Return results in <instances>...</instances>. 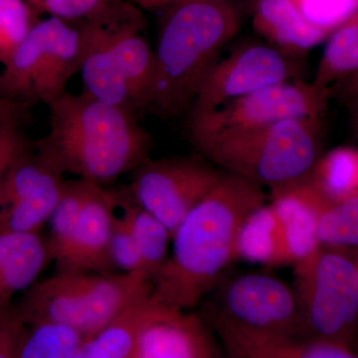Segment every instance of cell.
I'll return each mask as SVG.
<instances>
[{"label": "cell", "mask_w": 358, "mask_h": 358, "mask_svg": "<svg viewBox=\"0 0 358 358\" xmlns=\"http://www.w3.org/2000/svg\"><path fill=\"white\" fill-rule=\"evenodd\" d=\"M131 1L143 10L162 11L167 7L176 6V4L199 1V0H131ZM219 1H232V0H219Z\"/></svg>", "instance_id": "obj_35"}, {"label": "cell", "mask_w": 358, "mask_h": 358, "mask_svg": "<svg viewBox=\"0 0 358 358\" xmlns=\"http://www.w3.org/2000/svg\"><path fill=\"white\" fill-rule=\"evenodd\" d=\"M253 27L268 44L305 57L333 31L308 20L293 0H255Z\"/></svg>", "instance_id": "obj_16"}, {"label": "cell", "mask_w": 358, "mask_h": 358, "mask_svg": "<svg viewBox=\"0 0 358 358\" xmlns=\"http://www.w3.org/2000/svg\"><path fill=\"white\" fill-rule=\"evenodd\" d=\"M88 308L89 338L124 310L152 294V279L145 273L105 274L80 272Z\"/></svg>", "instance_id": "obj_15"}, {"label": "cell", "mask_w": 358, "mask_h": 358, "mask_svg": "<svg viewBox=\"0 0 358 358\" xmlns=\"http://www.w3.org/2000/svg\"><path fill=\"white\" fill-rule=\"evenodd\" d=\"M327 40L312 83L333 92L338 83L357 77L358 11L334 28Z\"/></svg>", "instance_id": "obj_23"}, {"label": "cell", "mask_w": 358, "mask_h": 358, "mask_svg": "<svg viewBox=\"0 0 358 358\" xmlns=\"http://www.w3.org/2000/svg\"><path fill=\"white\" fill-rule=\"evenodd\" d=\"M308 181L331 201L358 195V152L352 147H338L320 155Z\"/></svg>", "instance_id": "obj_25"}, {"label": "cell", "mask_w": 358, "mask_h": 358, "mask_svg": "<svg viewBox=\"0 0 358 358\" xmlns=\"http://www.w3.org/2000/svg\"><path fill=\"white\" fill-rule=\"evenodd\" d=\"M317 236L329 246H358V195L339 201H329L320 211Z\"/></svg>", "instance_id": "obj_28"}, {"label": "cell", "mask_w": 358, "mask_h": 358, "mask_svg": "<svg viewBox=\"0 0 358 358\" xmlns=\"http://www.w3.org/2000/svg\"><path fill=\"white\" fill-rule=\"evenodd\" d=\"M239 258L268 267L292 264L281 219L272 205L264 204L245 221L239 240Z\"/></svg>", "instance_id": "obj_21"}, {"label": "cell", "mask_w": 358, "mask_h": 358, "mask_svg": "<svg viewBox=\"0 0 358 358\" xmlns=\"http://www.w3.org/2000/svg\"><path fill=\"white\" fill-rule=\"evenodd\" d=\"M25 320L17 306L0 310V358H16Z\"/></svg>", "instance_id": "obj_34"}, {"label": "cell", "mask_w": 358, "mask_h": 358, "mask_svg": "<svg viewBox=\"0 0 358 358\" xmlns=\"http://www.w3.org/2000/svg\"><path fill=\"white\" fill-rule=\"evenodd\" d=\"M324 117L285 120L192 141L207 160L271 193L306 180L322 155Z\"/></svg>", "instance_id": "obj_5"}, {"label": "cell", "mask_w": 358, "mask_h": 358, "mask_svg": "<svg viewBox=\"0 0 358 358\" xmlns=\"http://www.w3.org/2000/svg\"><path fill=\"white\" fill-rule=\"evenodd\" d=\"M38 16L26 0H0V64L8 61Z\"/></svg>", "instance_id": "obj_29"}, {"label": "cell", "mask_w": 358, "mask_h": 358, "mask_svg": "<svg viewBox=\"0 0 358 358\" xmlns=\"http://www.w3.org/2000/svg\"><path fill=\"white\" fill-rule=\"evenodd\" d=\"M25 322L47 320L81 329L87 338L88 310L79 272L58 271L42 282H35L17 305Z\"/></svg>", "instance_id": "obj_14"}, {"label": "cell", "mask_w": 358, "mask_h": 358, "mask_svg": "<svg viewBox=\"0 0 358 358\" xmlns=\"http://www.w3.org/2000/svg\"><path fill=\"white\" fill-rule=\"evenodd\" d=\"M268 199L262 186L222 171L173 233V254L152 279V296L176 310L196 307L239 258L245 221Z\"/></svg>", "instance_id": "obj_1"}, {"label": "cell", "mask_w": 358, "mask_h": 358, "mask_svg": "<svg viewBox=\"0 0 358 358\" xmlns=\"http://www.w3.org/2000/svg\"><path fill=\"white\" fill-rule=\"evenodd\" d=\"M117 212L115 190L96 183L82 209L58 271L82 273L114 272L109 246L113 221Z\"/></svg>", "instance_id": "obj_12"}, {"label": "cell", "mask_w": 358, "mask_h": 358, "mask_svg": "<svg viewBox=\"0 0 358 358\" xmlns=\"http://www.w3.org/2000/svg\"><path fill=\"white\" fill-rule=\"evenodd\" d=\"M148 112L162 119L192 107L207 73L241 27L232 1L199 0L159 11Z\"/></svg>", "instance_id": "obj_3"}, {"label": "cell", "mask_w": 358, "mask_h": 358, "mask_svg": "<svg viewBox=\"0 0 358 358\" xmlns=\"http://www.w3.org/2000/svg\"><path fill=\"white\" fill-rule=\"evenodd\" d=\"M109 253L114 270L122 273H145L138 244L128 224L117 210L113 221Z\"/></svg>", "instance_id": "obj_30"}, {"label": "cell", "mask_w": 358, "mask_h": 358, "mask_svg": "<svg viewBox=\"0 0 358 358\" xmlns=\"http://www.w3.org/2000/svg\"><path fill=\"white\" fill-rule=\"evenodd\" d=\"M95 185L83 178L66 180L61 199L48 221L50 231L46 241L52 260L56 263L64 254L82 209Z\"/></svg>", "instance_id": "obj_27"}, {"label": "cell", "mask_w": 358, "mask_h": 358, "mask_svg": "<svg viewBox=\"0 0 358 358\" xmlns=\"http://www.w3.org/2000/svg\"><path fill=\"white\" fill-rule=\"evenodd\" d=\"M213 289L200 315L214 334L303 336L293 289L274 275L223 278Z\"/></svg>", "instance_id": "obj_8"}, {"label": "cell", "mask_w": 358, "mask_h": 358, "mask_svg": "<svg viewBox=\"0 0 358 358\" xmlns=\"http://www.w3.org/2000/svg\"><path fill=\"white\" fill-rule=\"evenodd\" d=\"M48 133L32 147L59 173L105 185L150 159L152 136L128 110L83 91L46 105Z\"/></svg>", "instance_id": "obj_2"}, {"label": "cell", "mask_w": 358, "mask_h": 358, "mask_svg": "<svg viewBox=\"0 0 358 358\" xmlns=\"http://www.w3.org/2000/svg\"><path fill=\"white\" fill-rule=\"evenodd\" d=\"M88 341L76 327L47 320L25 322L16 358H77Z\"/></svg>", "instance_id": "obj_24"}, {"label": "cell", "mask_w": 358, "mask_h": 358, "mask_svg": "<svg viewBox=\"0 0 358 358\" xmlns=\"http://www.w3.org/2000/svg\"><path fill=\"white\" fill-rule=\"evenodd\" d=\"M128 192L171 232L220 178L222 171L201 157L148 159L133 171Z\"/></svg>", "instance_id": "obj_10"}, {"label": "cell", "mask_w": 358, "mask_h": 358, "mask_svg": "<svg viewBox=\"0 0 358 358\" xmlns=\"http://www.w3.org/2000/svg\"><path fill=\"white\" fill-rule=\"evenodd\" d=\"M18 122L20 119L14 117L0 121V185L15 160L31 147Z\"/></svg>", "instance_id": "obj_33"}, {"label": "cell", "mask_w": 358, "mask_h": 358, "mask_svg": "<svg viewBox=\"0 0 358 358\" xmlns=\"http://www.w3.org/2000/svg\"><path fill=\"white\" fill-rule=\"evenodd\" d=\"M226 352L236 358H355V348L299 336L218 334Z\"/></svg>", "instance_id": "obj_20"}, {"label": "cell", "mask_w": 358, "mask_h": 358, "mask_svg": "<svg viewBox=\"0 0 358 358\" xmlns=\"http://www.w3.org/2000/svg\"><path fill=\"white\" fill-rule=\"evenodd\" d=\"M81 58L76 21L52 16L39 20L3 65L0 100L24 107L48 105L79 73Z\"/></svg>", "instance_id": "obj_7"}, {"label": "cell", "mask_w": 358, "mask_h": 358, "mask_svg": "<svg viewBox=\"0 0 358 358\" xmlns=\"http://www.w3.org/2000/svg\"><path fill=\"white\" fill-rule=\"evenodd\" d=\"M333 92L301 80L266 87L203 113H190V141L285 120L324 117Z\"/></svg>", "instance_id": "obj_9"}, {"label": "cell", "mask_w": 358, "mask_h": 358, "mask_svg": "<svg viewBox=\"0 0 358 358\" xmlns=\"http://www.w3.org/2000/svg\"><path fill=\"white\" fill-rule=\"evenodd\" d=\"M173 308L157 300L152 294L114 317L89 338L77 358H133L141 331Z\"/></svg>", "instance_id": "obj_19"}, {"label": "cell", "mask_w": 358, "mask_h": 358, "mask_svg": "<svg viewBox=\"0 0 358 358\" xmlns=\"http://www.w3.org/2000/svg\"><path fill=\"white\" fill-rule=\"evenodd\" d=\"M315 24L334 30L357 13L358 0H293Z\"/></svg>", "instance_id": "obj_31"}, {"label": "cell", "mask_w": 358, "mask_h": 358, "mask_svg": "<svg viewBox=\"0 0 358 358\" xmlns=\"http://www.w3.org/2000/svg\"><path fill=\"white\" fill-rule=\"evenodd\" d=\"M215 357L223 352L201 315L173 310L141 331L133 358Z\"/></svg>", "instance_id": "obj_13"}, {"label": "cell", "mask_w": 358, "mask_h": 358, "mask_svg": "<svg viewBox=\"0 0 358 358\" xmlns=\"http://www.w3.org/2000/svg\"><path fill=\"white\" fill-rule=\"evenodd\" d=\"M117 210L128 224L138 244L143 268L150 279H154L169 259L171 232L159 219L134 201L128 188L115 190Z\"/></svg>", "instance_id": "obj_22"}, {"label": "cell", "mask_w": 358, "mask_h": 358, "mask_svg": "<svg viewBox=\"0 0 358 358\" xmlns=\"http://www.w3.org/2000/svg\"><path fill=\"white\" fill-rule=\"evenodd\" d=\"M271 205L281 219L292 264L298 262L319 247L317 221L327 199L308 178L284 189L271 193Z\"/></svg>", "instance_id": "obj_17"}, {"label": "cell", "mask_w": 358, "mask_h": 358, "mask_svg": "<svg viewBox=\"0 0 358 358\" xmlns=\"http://www.w3.org/2000/svg\"><path fill=\"white\" fill-rule=\"evenodd\" d=\"M303 70L305 56L268 43L240 47L212 66L190 113L207 112L266 87L303 79Z\"/></svg>", "instance_id": "obj_11"}, {"label": "cell", "mask_w": 358, "mask_h": 358, "mask_svg": "<svg viewBox=\"0 0 358 358\" xmlns=\"http://www.w3.org/2000/svg\"><path fill=\"white\" fill-rule=\"evenodd\" d=\"M301 336L355 348L358 319L357 248L319 247L294 264Z\"/></svg>", "instance_id": "obj_6"}, {"label": "cell", "mask_w": 358, "mask_h": 358, "mask_svg": "<svg viewBox=\"0 0 358 358\" xmlns=\"http://www.w3.org/2000/svg\"><path fill=\"white\" fill-rule=\"evenodd\" d=\"M76 22L83 91L140 119L148 112L155 66L143 9L131 0H115Z\"/></svg>", "instance_id": "obj_4"}, {"label": "cell", "mask_w": 358, "mask_h": 358, "mask_svg": "<svg viewBox=\"0 0 358 358\" xmlns=\"http://www.w3.org/2000/svg\"><path fill=\"white\" fill-rule=\"evenodd\" d=\"M65 182V178L59 179L0 209V233H40L60 200Z\"/></svg>", "instance_id": "obj_26"}, {"label": "cell", "mask_w": 358, "mask_h": 358, "mask_svg": "<svg viewBox=\"0 0 358 358\" xmlns=\"http://www.w3.org/2000/svg\"><path fill=\"white\" fill-rule=\"evenodd\" d=\"M27 108L23 106L14 105V103L4 102L0 100V121L8 117H15L20 119L26 113Z\"/></svg>", "instance_id": "obj_36"}, {"label": "cell", "mask_w": 358, "mask_h": 358, "mask_svg": "<svg viewBox=\"0 0 358 358\" xmlns=\"http://www.w3.org/2000/svg\"><path fill=\"white\" fill-rule=\"evenodd\" d=\"M52 260L40 233H0V310L27 291Z\"/></svg>", "instance_id": "obj_18"}, {"label": "cell", "mask_w": 358, "mask_h": 358, "mask_svg": "<svg viewBox=\"0 0 358 358\" xmlns=\"http://www.w3.org/2000/svg\"><path fill=\"white\" fill-rule=\"evenodd\" d=\"M35 13L67 21H79L115 0H26Z\"/></svg>", "instance_id": "obj_32"}]
</instances>
